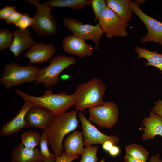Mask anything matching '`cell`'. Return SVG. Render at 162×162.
<instances>
[{"label":"cell","instance_id":"1","mask_svg":"<svg viewBox=\"0 0 162 162\" xmlns=\"http://www.w3.org/2000/svg\"><path fill=\"white\" fill-rule=\"evenodd\" d=\"M78 111L65 112L54 117L52 123L46 131L49 142L56 157L62 154L63 142L65 136L77 128L79 121Z\"/></svg>","mask_w":162,"mask_h":162},{"label":"cell","instance_id":"2","mask_svg":"<svg viewBox=\"0 0 162 162\" xmlns=\"http://www.w3.org/2000/svg\"><path fill=\"white\" fill-rule=\"evenodd\" d=\"M14 91L23 99L30 101L35 105L42 106L48 109L54 117L66 112L75 104L73 94L69 95L64 92L54 93L50 89H47L41 96H36L19 89H15Z\"/></svg>","mask_w":162,"mask_h":162},{"label":"cell","instance_id":"3","mask_svg":"<svg viewBox=\"0 0 162 162\" xmlns=\"http://www.w3.org/2000/svg\"><path fill=\"white\" fill-rule=\"evenodd\" d=\"M106 90L104 84L96 78L79 84L73 94L76 110L82 112L86 109L102 105Z\"/></svg>","mask_w":162,"mask_h":162},{"label":"cell","instance_id":"4","mask_svg":"<svg viewBox=\"0 0 162 162\" xmlns=\"http://www.w3.org/2000/svg\"><path fill=\"white\" fill-rule=\"evenodd\" d=\"M40 70L38 67L31 64L22 66L14 62L8 63L3 67L0 83L9 89L13 86L35 82Z\"/></svg>","mask_w":162,"mask_h":162},{"label":"cell","instance_id":"5","mask_svg":"<svg viewBox=\"0 0 162 162\" xmlns=\"http://www.w3.org/2000/svg\"><path fill=\"white\" fill-rule=\"evenodd\" d=\"M76 62V58L64 55L56 56L48 66L40 70L35 84H42L47 89H50L58 82L60 74Z\"/></svg>","mask_w":162,"mask_h":162},{"label":"cell","instance_id":"6","mask_svg":"<svg viewBox=\"0 0 162 162\" xmlns=\"http://www.w3.org/2000/svg\"><path fill=\"white\" fill-rule=\"evenodd\" d=\"M24 1L34 5L37 9L34 16L35 22L32 29L34 32L41 36L56 35L57 31L56 22L47 4L45 3L41 4L39 0Z\"/></svg>","mask_w":162,"mask_h":162},{"label":"cell","instance_id":"7","mask_svg":"<svg viewBox=\"0 0 162 162\" xmlns=\"http://www.w3.org/2000/svg\"><path fill=\"white\" fill-rule=\"evenodd\" d=\"M63 22L64 25L72 32L74 35L85 41L92 40L95 44V50H100V41L104 32L98 23L94 25L82 24L77 19L69 17L64 18Z\"/></svg>","mask_w":162,"mask_h":162},{"label":"cell","instance_id":"8","mask_svg":"<svg viewBox=\"0 0 162 162\" xmlns=\"http://www.w3.org/2000/svg\"><path fill=\"white\" fill-rule=\"evenodd\" d=\"M88 109V120L100 127L111 128L118 122V109L113 102H105L101 106Z\"/></svg>","mask_w":162,"mask_h":162},{"label":"cell","instance_id":"9","mask_svg":"<svg viewBox=\"0 0 162 162\" xmlns=\"http://www.w3.org/2000/svg\"><path fill=\"white\" fill-rule=\"evenodd\" d=\"M98 23L107 38L127 36L126 30L128 24L122 20L108 6L98 20Z\"/></svg>","mask_w":162,"mask_h":162},{"label":"cell","instance_id":"10","mask_svg":"<svg viewBox=\"0 0 162 162\" xmlns=\"http://www.w3.org/2000/svg\"><path fill=\"white\" fill-rule=\"evenodd\" d=\"M139 5L136 1H131L133 12L139 17L148 30L147 34L141 38L140 43L154 42L160 44L162 47V22L145 14Z\"/></svg>","mask_w":162,"mask_h":162},{"label":"cell","instance_id":"11","mask_svg":"<svg viewBox=\"0 0 162 162\" xmlns=\"http://www.w3.org/2000/svg\"><path fill=\"white\" fill-rule=\"evenodd\" d=\"M78 115L82 124L84 146L102 145L107 141H111L115 145L119 142L120 139L118 136H108L101 132L87 119L82 112H78Z\"/></svg>","mask_w":162,"mask_h":162},{"label":"cell","instance_id":"12","mask_svg":"<svg viewBox=\"0 0 162 162\" xmlns=\"http://www.w3.org/2000/svg\"><path fill=\"white\" fill-rule=\"evenodd\" d=\"M53 118L51 112L48 109L42 106L34 105L26 115V127L40 128L46 131L50 127Z\"/></svg>","mask_w":162,"mask_h":162},{"label":"cell","instance_id":"13","mask_svg":"<svg viewBox=\"0 0 162 162\" xmlns=\"http://www.w3.org/2000/svg\"><path fill=\"white\" fill-rule=\"evenodd\" d=\"M62 45L67 53L81 58L89 57L92 54L94 48L85 41L74 35H69L63 39Z\"/></svg>","mask_w":162,"mask_h":162},{"label":"cell","instance_id":"14","mask_svg":"<svg viewBox=\"0 0 162 162\" xmlns=\"http://www.w3.org/2000/svg\"><path fill=\"white\" fill-rule=\"evenodd\" d=\"M56 52L53 44H45L43 42H37L28 49L23 58H28L30 64H43L48 62Z\"/></svg>","mask_w":162,"mask_h":162},{"label":"cell","instance_id":"15","mask_svg":"<svg viewBox=\"0 0 162 162\" xmlns=\"http://www.w3.org/2000/svg\"><path fill=\"white\" fill-rule=\"evenodd\" d=\"M24 100V105L17 114L1 128L0 131L1 135L8 136L27 127L25 121L26 115L28 110L34 105L28 100Z\"/></svg>","mask_w":162,"mask_h":162},{"label":"cell","instance_id":"16","mask_svg":"<svg viewBox=\"0 0 162 162\" xmlns=\"http://www.w3.org/2000/svg\"><path fill=\"white\" fill-rule=\"evenodd\" d=\"M14 40L10 48L15 58H17L22 52L29 49L35 43L31 37L32 33L28 28L19 29L13 31Z\"/></svg>","mask_w":162,"mask_h":162},{"label":"cell","instance_id":"17","mask_svg":"<svg viewBox=\"0 0 162 162\" xmlns=\"http://www.w3.org/2000/svg\"><path fill=\"white\" fill-rule=\"evenodd\" d=\"M11 162H44L40 150L27 148L22 144L15 147L11 154Z\"/></svg>","mask_w":162,"mask_h":162},{"label":"cell","instance_id":"18","mask_svg":"<svg viewBox=\"0 0 162 162\" xmlns=\"http://www.w3.org/2000/svg\"><path fill=\"white\" fill-rule=\"evenodd\" d=\"M142 124L145 127H142L144 132L142 136L143 140L153 139L157 135L162 136V117L152 110L150 112L149 117L144 118Z\"/></svg>","mask_w":162,"mask_h":162},{"label":"cell","instance_id":"19","mask_svg":"<svg viewBox=\"0 0 162 162\" xmlns=\"http://www.w3.org/2000/svg\"><path fill=\"white\" fill-rule=\"evenodd\" d=\"M83 138L82 132L78 130L68 135L64 142L66 155L69 156L82 155L85 149Z\"/></svg>","mask_w":162,"mask_h":162},{"label":"cell","instance_id":"20","mask_svg":"<svg viewBox=\"0 0 162 162\" xmlns=\"http://www.w3.org/2000/svg\"><path fill=\"white\" fill-rule=\"evenodd\" d=\"M130 0H106L108 6L126 23L132 18L133 11Z\"/></svg>","mask_w":162,"mask_h":162},{"label":"cell","instance_id":"21","mask_svg":"<svg viewBox=\"0 0 162 162\" xmlns=\"http://www.w3.org/2000/svg\"><path fill=\"white\" fill-rule=\"evenodd\" d=\"M134 50L138 54L139 59L143 58L147 60L148 62L145 63V66L157 68L160 70L162 74V54L158 53L156 50L151 51L138 46H136Z\"/></svg>","mask_w":162,"mask_h":162},{"label":"cell","instance_id":"22","mask_svg":"<svg viewBox=\"0 0 162 162\" xmlns=\"http://www.w3.org/2000/svg\"><path fill=\"white\" fill-rule=\"evenodd\" d=\"M90 0H51L45 3L51 10L56 7L66 8L75 10H81L87 5H90Z\"/></svg>","mask_w":162,"mask_h":162},{"label":"cell","instance_id":"23","mask_svg":"<svg viewBox=\"0 0 162 162\" xmlns=\"http://www.w3.org/2000/svg\"><path fill=\"white\" fill-rule=\"evenodd\" d=\"M126 154L139 160L146 161L149 152L142 146L133 143L125 147Z\"/></svg>","mask_w":162,"mask_h":162},{"label":"cell","instance_id":"24","mask_svg":"<svg viewBox=\"0 0 162 162\" xmlns=\"http://www.w3.org/2000/svg\"><path fill=\"white\" fill-rule=\"evenodd\" d=\"M41 136L38 132L32 130L25 131L21 135V144L26 147L34 148L39 144Z\"/></svg>","mask_w":162,"mask_h":162},{"label":"cell","instance_id":"25","mask_svg":"<svg viewBox=\"0 0 162 162\" xmlns=\"http://www.w3.org/2000/svg\"><path fill=\"white\" fill-rule=\"evenodd\" d=\"M48 139L45 132L44 131L41 136L39 145L40 151L44 160V162H54L56 157L50 152L48 144Z\"/></svg>","mask_w":162,"mask_h":162},{"label":"cell","instance_id":"26","mask_svg":"<svg viewBox=\"0 0 162 162\" xmlns=\"http://www.w3.org/2000/svg\"><path fill=\"white\" fill-rule=\"evenodd\" d=\"M14 40V35L7 28L0 30V51H4L6 48H10Z\"/></svg>","mask_w":162,"mask_h":162},{"label":"cell","instance_id":"27","mask_svg":"<svg viewBox=\"0 0 162 162\" xmlns=\"http://www.w3.org/2000/svg\"><path fill=\"white\" fill-rule=\"evenodd\" d=\"M98 148V146H85L80 162H96L98 159L97 155Z\"/></svg>","mask_w":162,"mask_h":162},{"label":"cell","instance_id":"28","mask_svg":"<svg viewBox=\"0 0 162 162\" xmlns=\"http://www.w3.org/2000/svg\"><path fill=\"white\" fill-rule=\"evenodd\" d=\"M91 6L94 13L95 21L96 22L102 15L107 6L106 0H92Z\"/></svg>","mask_w":162,"mask_h":162},{"label":"cell","instance_id":"29","mask_svg":"<svg viewBox=\"0 0 162 162\" xmlns=\"http://www.w3.org/2000/svg\"><path fill=\"white\" fill-rule=\"evenodd\" d=\"M35 22V20L34 17H31L26 13L23 14L22 16L19 20L14 25L19 28V29H25L30 26L33 27Z\"/></svg>","mask_w":162,"mask_h":162},{"label":"cell","instance_id":"30","mask_svg":"<svg viewBox=\"0 0 162 162\" xmlns=\"http://www.w3.org/2000/svg\"><path fill=\"white\" fill-rule=\"evenodd\" d=\"M15 6L7 5L0 10V19L5 20L15 11Z\"/></svg>","mask_w":162,"mask_h":162},{"label":"cell","instance_id":"31","mask_svg":"<svg viewBox=\"0 0 162 162\" xmlns=\"http://www.w3.org/2000/svg\"><path fill=\"white\" fill-rule=\"evenodd\" d=\"M23 14L15 10L6 20L7 24H13L15 25L20 19Z\"/></svg>","mask_w":162,"mask_h":162},{"label":"cell","instance_id":"32","mask_svg":"<svg viewBox=\"0 0 162 162\" xmlns=\"http://www.w3.org/2000/svg\"><path fill=\"white\" fill-rule=\"evenodd\" d=\"M78 157L79 155L67 156L64 152L61 156L56 157V162H71Z\"/></svg>","mask_w":162,"mask_h":162},{"label":"cell","instance_id":"33","mask_svg":"<svg viewBox=\"0 0 162 162\" xmlns=\"http://www.w3.org/2000/svg\"><path fill=\"white\" fill-rule=\"evenodd\" d=\"M155 106H154L152 111L162 117V100H159L155 102Z\"/></svg>","mask_w":162,"mask_h":162},{"label":"cell","instance_id":"34","mask_svg":"<svg viewBox=\"0 0 162 162\" xmlns=\"http://www.w3.org/2000/svg\"><path fill=\"white\" fill-rule=\"evenodd\" d=\"M108 152L111 156L112 157H116L119 154L120 152V149L118 146L114 145Z\"/></svg>","mask_w":162,"mask_h":162},{"label":"cell","instance_id":"35","mask_svg":"<svg viewBox=\"0 0 162 162\" xmlns=\"http://www.w3.org/2000/svg\"><path fill=\"white\" fill-rule=\"evenodd\" d=\"M124 162H147L136 158L126 154L124 156Z\"/></svg>","mask_w":162,"mask_h":162},{"label":"cell","instance_id":"36","mask_svg":"<svg viewBox=\"0 0 162 162\" xmlns=\"http://www.w3.org/2000/svg\"><path fill=\"white\" fill-rule=\"evenodd\" d=\"M114 145H115L113 142L110 141H106L102 145L103 149L108 152Z\"/></svg>","mask_w":162,"mask_h":162},{"label":"cell","instance_id":"37","mask_svg":"<svg viewBox=\"0 0 162 162\" xmlns=\"http://www.w3.org/2000/svg\"><path fill=\"white\" fill-rule=\"evenodd\" d=\"M159 154L152 155L149 159V162H162V159H160Z\"/></svg>","mask_w":162,"mask_h":162},{"label":"cell","instance_id":"38","mask_svg":"<svg viewBox=\"0 0 162 162\" xmlns=\"http://www.w3.org/2000/svg\"><path fill=\"white\" fill-rule=\"evenodd\" d=\"M99 162H105V161L104 160V158H103L100 161H99Z\"/></svg>","mask_w":162,"mask_h":162}]
</instances>
